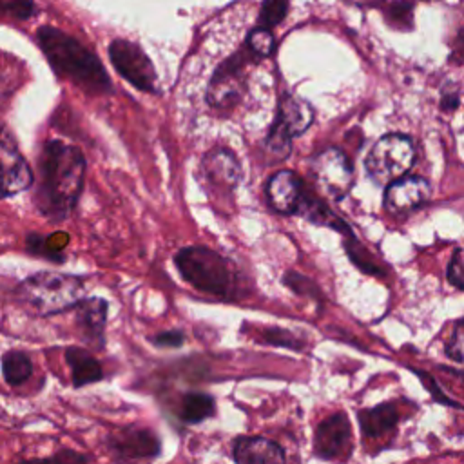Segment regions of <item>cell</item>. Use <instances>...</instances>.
<instances>
[{"label":"cell","instance_id":"1","mask_svg":"<svg viewBox=\"0 0 464 464\" xmlns=\"http://www.w3.org/2000/svg\"><path fill=\"white\" fill-rule=\"evenodd\" d=\"M85 179V158L74 145L45 141L38 156L34 205L51 221H63L74 210Z\"/></svg>","mask_w":464,"mask_h":464},{"label":"cell","instance_id":"2","mask_svg":"<svg viewBox=\"0 0 464 464\" xmlns=\"http://www.w3.org/2000/svg\"><path fill=\"white\" fill-rule=\"evenodd\" d=\"M36 40L56 74L71 80L91 94L111 91V80L100 58L74 36L56 27L44 25L36 31Z\"/></svg>","mask_w":464,"mask_h":464},{"label":"cell","instance_id":"3","mask_svg":"<svg viewBox=\"0 0 464 464\" xmlns=\"http://www.w3.org/2000/svg\"><path fill=\"white\" fill-rule=\"evenodd\" d=\"M174 261L181 277L194 288L219 299L234 297L237 279L234 265L219 252L208 246H185Z\"/></svg>","mask_w":464,"mask_h":464},{"label":"cell","instance_id":"4","mask_svg":"<svg viewBox=\"0 0 464 464\" xmlns=\"http://www.w3.org/2000/svg\"><path fill=\"white\" fill-rule=\"evenodd\" d=\"M18 301L36 315H53L72 308L83 297V281L78 276L38 272L16 286Z\"/></svg>","mask_w":464,"mask_h":464},{"label":"cell","instance_id":"5","mask_svg":"<svg viewBox=\"0 0 464 464\" xmlns=\"http://www.w3.org/2000/svg\"><path fill=\"white\" fill-rule=\"evenodd\" d=\"M314 121V111L308 102L294 94H285L279 100L276 120L265 140L268 152L276 161L285 160L292 150V140L301 136Z\"/></svg>","mask_w":464,"mask_h":464},{"label":"cell","instance_id":"6","mask_svg":"<svg viewBox=\"0 0 464 464\" xmlns=\"http://www.w3.org/2000/svg\"><path fill=\"white\" fill-rule=\"evenodd\" d=\"M413 161V141L402 134H386L370 149L364 167L375 183L388 185L390 181L408 174Z\"/></svg>","mask_w":464,"mask_h":464},{"label":"cell","instance_id":"7","mask_svg":"<svg viewBox=\"0 0 464 464\" xmlns=\"http://www.w3.org/2000/svg\"><path fill=\"white\" fill-rule=\"evenodd\" d=\"M310 174L315 188L334 201L343 199L353 185V167L348 156L335 147L321 150L312 160Z\"/></svg>","mask_w":464,"mask_h":464},{"label":"cell","instance_id":"8","mask_svg":"<svg viewBox=\"0 0 464 464\" xmlns=\"http://www.w3.org/2000/svg\"><path fill=\"white\" fill-rule=\"evenodd\" d=\"M109 58L121 78L145 92H156V71L145 51L123 38H116L109 45Z\"/></svg>","mask_w":464,"mask_h":464},{"label":"cell","instance_id":"9","mask_svg":"<svg viewBox=\"0 0 464 464\" xmlns=\"http://www.w3.org/2000/svg\"><path fill=\"white\" fill-rule=\"evenodd\" d=\"M246 47V45H245ZM248 56H254L248 49L237 51L230 58H227L214 72L208 91H207V100L210 107L214 109H230L236 105L243 94L245 80H243V67L248 62Z\"/></svg>","mask_w":464,"mask_h":464},{"label":"cell","instance_id":"10","mask_svg":"<svg viewBox=\"0 0 464 464\" xmlns=\"http://www.w3.org/2000/svg\"><path fill=\"white\" fill-rule=\"evenodd\" d=\"M33 181V170L18 150L13 134L0 123V199L27 190Z\"/></svg>","mask_w":464,"mask_h":464},{"label":"cell","instance_id":"11","mask_svg":"<svg viewBox=\"0 0 464 464\" xmlns=\"http://www.w3.org/2000/svg\"><path fill=\"white\" fill-rule=\"evenodd\" d=\"M431 188L419 176H401L386 185L384 207L395 218H406L430 199Z\"/></svg>","mask_w":464,"mask_h":464},{"label":"cell","instance_id":"12","mask_svg":"<svg viewBox=\"0 0 464 464\" xmlns=\"http://www.w3.org/2000/svg\"><path fill=\"white\" fill-rule=\"evenodd\" d=\"M352 451V426L344 413L324 419L314 437V453L321 459H339Z\"/></svg>","mask_w":464,"mask_h":464},{"label":"cell","instance_id":"13","mask_svg":"<svg viewBox=\"0 0 464 464\" xmlns=\"http://www.w3.org/2000/svg\"><path fill=\"white\" fill-rule=\"evenodd\" d=\"M201 169L207 185L221 192H232L241 178V167L236 156L223 147L208 150L201 161Z\"/></svg>","mask_w":464,"mask_h":464},{"label":"cell","instance_id":"14","mask_svg":"<svg viewBox=\"0 0 464 464\" xmlns=\"http://www.w3.org/2000/svg\"><path fill=\"white\" fill-rule=\"evenodd\" d=\"M109 450L116 459H150L160 453V440L150 430L123 428L109 437Z\"/></svg>","mask_w":464,"mask_h":464},{"label":"cell","instance_id":"15","mask_svg":"<svg viewBox=\"0 0 464 464\" xmlns=\"http://www.w3.org/2000/svg\"><path fill=\"white\" fill-rule=\"evenodd\" d=\"M76 326L82 337L94 348L105 344V323H107V301L102 297L80 299L76 304Z\"/></svg>","mask_w":464,"mask_h":464},{"label":"cell","instance_id":"16","mask_svg":"<svg viewBox=\"0 0 464 464\" xmlns=\"http://www.w3.org/2000/svg\"><path fill=\"white\" fill-rule=\"evenodd\" d=\"M303 194V181L292 170H279L266 183L268 201L281 214H297Z\"/></svg>","mask_w":464,"mask_h":464},{"label":"cell","instance_id":"17","mask_svg":"<svg viewBox=\"0 0 464 464\" xmlns=\"http://www.w3.org/2000/svg\"><path fill=\"white\" fill-rule=\"evenodd\" d=\"M234 460L239 464H281L286 460L279 444L263 437H239L232 448Z\"/></svg>","mask_w":464,"mask_h":464},{"label":"cell","instance_id":"18","mask_svg":"<svg viewBox=\"0 0 464 464\" xmlns=\"http://www.w3.org/2000/svg\"><path fill=\"white\" fill-rule=\"evenodd\" d=\"M357 417L366 437H381L395 428L399 420V410L393 402H384L375 408L361 410Z\"/></svg>","mask_w":464,"mask_h":464},{"label":"cell","instance_id":"19","mask_svg":"<svg viewBox=\"0 0 464 464\" xmlns=\"http://www.w3.org/2000/svg\"><path fill=\"white\" fill-rule=\"evenodd\" d=\"M65 361L71 368L74 386H85V384L96 382L103 377L100 362L85 348H78V346L67 348L65 350Z\"/></svg>","mask_w":464,"mask_h":464},{"label":"cell","instance_id":"20","mask_svg":"<svg viewBox=\"0 0 464 464\" xmlns=\"http://www.w3.org/2000/svg\"><path fill=\"white\" fill-rule=\"evenodd\" d=\"M216 411L214 397L203 392H188L181 399L179 417L187 424H198L208 417H212Z\"/></svg>","mask_w":464,"mask_h":464},{"label":"cell","instance_id":"21","mask_svg":"<svg viewBox=\"0 0 464 464\" xmlns=\"http://www.w3.org/2000/svg\"><path fill=\"white\" fill-rule=\"evenodd\" d=\"M33 373V362L27 353L20 350H9L2 355V375L7 384L20 386Z\"/></svg>","mask_w":464,"mask_h":464},{"label":"cell","instance_id":"22","mask_svg":"<svg viewBox=\"0 0 464 464\" xmlns=\"http://www.w3.org/2000/svg\"><path fill=\"white\" fill-rule=\"evenodd\" d=\"M276 47V40L270 29L257 25L256 29L250 31L246 36V49L256 56V58H265L270 56Z\"/></svg>","mask_w":464,"mask_h":464},{"label":"cell","instance_id":"23","mask_svg":"<svg viewBox=\"0 0 464 464\" xmlns=\"http://www.w3.org/2000/svg\"><path fill=\"white\" fill-rule=\"evenodd\" d=\"M288 2L290 0H263L259 18H257L259 25L272 29L277 24H281L288 13Z\"/></svg>","mask_w":464,"mask_h":464},{"label":"cell","instance_id":"24","mask_svg":"<svg viewBox=\"0 0 464 464\" xmlns=\"http://www.w3.org/2000/svg\"><path fill=\"white\" fill-rule=\"evenodd\" d=\"M348 237H350V241H346V254L350 256V259H352L361 270H364V272H368V274H381V270H379V266L375 265L373 257L357 243V239L353 237V234L348 236Z\"/></svg>","mask_w":464,"mask_h":464},{"label":"cell","instance_id":"25","mask_svg":"<svg viewBox=\"0 0 464 464\" xmlns=\"http://www.w3.org/2000/svg\"><path fill=\"white\" fill-rule=\"evenodd\" d=\"M413 5L410 2L404 0H397L393 2L388 11H386V18L392 25H397L401 29H410L411 22H413Z\"/></svg>","mask_w":464,"mask_h":464},{"label":"cell","instance_id":"26","mask_svg":"<svg viewBox=\"0 0 464 464\" xmlns=\"http://www.w3.org/2000/svg\"><path fill=\"white\" fill-rule=\"evenodd\" d=\"M36 7L33 0H0V14L16 18V20H27L34 14Z\"/></svg>","mask_w":464,"mask_h":464},{"label":"cell","instance_id":"27","mask_svg":"<svg viewBox=\"0 0 464 464\" xmlns=\"http://www.w3.org/2000/svg\"><path fill=\"white\" fill-rule=\"evenodd\" d=\"M265 341L270 344L286 346V348H294V350H301V346H303V343L292 332H286L281 328L265 330Z\"/></svg>","mask_w":464,"mask_h":464},{"label":"cell","instance_id":"28","mask_svg":"<svg viewBox=\"0 0 464 464\" xmlns=\"http://www.w3.org/2000/svg\"><path fill=\"white\" fill-rule=\"evenodd\" d=\"M446 274H448V281L457 290H464V261H462V250L460 248H455Z\"/></svg>","mask_w":464,"mask_h":464},{"label":"cell","instance_id":"29","mask_svg":"<svg viewBox=\"0 0 464 464\" xmlns=\"http://www.w3.org/2000/svg\"><path fill=\"white\" fill-rule=\"evenodd\" d=\"M462 337H464V330H462V319H459L453 326V334L446 344V355L450 359H453L455 362H462V350H464V343H462Z\"/></svg>","mask_w":464,"mask_h":464},{"label":"cell","instance_id":"30","mask_svg":"<svg viewBox=\"0 0 464 464\" xmlns=\"http://www.w3.org/2000/svg\"><path fill=\"white\" fill-rule=\"evenodd\" d=\"M152 343L163 348H178L185 343V335L179 330H165L152 337Z\"/></svg>","mask_w":464,"mask_h":464},{"label":"cell","instance_id":"31","mask_svg":"<svg viewBox=\"0 0 464 464\" xmlns=\"http://www.w3.org/2000/svg\"><path fill=\"white\" fill-rule=\"evenodd\" d=\"M459 100H460V98H459V92L450 94V96L446 94V96L442 98V107H444L446 111H448V109H450V111H453V109H457V107H459Z\"/></svg>","mask_w":464,"mask_h":464},{"label":"cell","instance_id":"32","mask_svg":"<svg viewBox=\"0 0 464 464\" xmlns=\"http://www.w3.org/2000/svg\"><path fill=\"white\" fill-rule=\"evenodd\" d=\"M350 5H357V7H375L379 4H382L384 0H343Z\"/></svg>","mask_w":464,"mask_h":464},{"label":"cell","instance_id":"33","mask_svg":"<svg viewBox=\"0 0 464 464\" xmlns=\"http://www.w3.org/2000/svg\"><path fill=\"white\" fill-rule=\"evenodd\" d=\"M54 459H58V460H65V459H74V460H87V457H82V455H56Z\"/></svg>","mask_w":464,"mask_h":464}]
</instances>
